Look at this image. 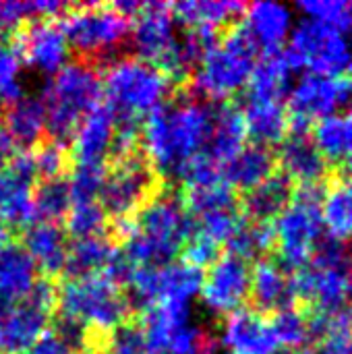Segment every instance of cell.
<instances>
[{"instance_id": "obj_12", "label": "cell", "mask_w": 352, "mask_h": 354, "mask_svg": "<svg viewBox=\"0 0 352 354\" xmlns=\"http://www.w3.org/2000/svg\"><path fill=\"white\" fill-rule=\"evenodd\" d=\"M352 104V75L324 77L315 73L303 75L288 91V127L293 135H305L315 120L338 114Z\"/></svg>"}, {"instance_id": "obj_15", "label": "cell", "mask_w": 352, "mask_h": 354, "mask_svg": "<svg viewBox=\"0 0 352 354\" xmlns=\"http://www.w3.org/2000/svg\"><path fill=\"white\" fill-rule=\"evenodd\" d=\"M251 268L247 261L234 255H220L203 274L199 297L205 309L214 315L228 317L230 313L243 309L249 299Z\"/></svg>"}, {"instance_id": "obj_21", "label": "cell", "mask_w": 352, "mask_h": 354, "mask_svg": "<svg viewBox=\"0 0 352 354\" xmlns=\"http://www.w3.org/2000/svg\"><path fill=\"white\" fill-rule=\"evenodd\" d=\"M243 27L266 54L280 52L295 29V8L278 0H259L245 8Z\"/></svg>"}, {"instance_id": "obj_2", "label": "cell", "mask_w": 352, "mask_h": 354, "mask_svg": "<svg viewBox=\"0 0 352 354\" xmlns=\"http://www.w3.org/2000/svg\"><path fill=\"white\" fill-rule=\"evenodd\" d=\"M189 230V214L183 199L172 191H160L131 220L114 222L118 251L133 268L172 263L183 251Z\"/></svg>"}, {"instance_id": "obj_28", "label": "cell", "mask_w": 352, "mask_h": 354, "mask_svg": "<svg viewBox=\"0 0 352 354\" xmlns=\"http://www.w3.org/2000/svg\"><path fill=\"white\" fill-rule=\"evenodd\" d=\"M249 295L259 311L276 313L284 307H290L295 297L290 288V278L286 270L274 259H257L251 270Z\"/></svg>"}, {"instance_id": "obj_47", "label": "cell", "mask_w": 352, "mask_h": 354, "mask_svg": "<svg viewBox=\"0 0 352 354\" xmlns=\"http://www.w3.org/2000/svg\"><path fill=\"white\" fill-rule=\"evenodd\" d=\"M31 160H33V170L37 178L41 180L60 178L68 166V151L64 149L62 143L48 139L35 145V149L31 151Z\"/></svg>"}, {"instance_id": "obj_38", "label": "cell", "mask_w": 352, "mask_h": 354, "mask_svg": "<svg viewBox=\"0 0 352 354\" xmlns=\"http://www.w3.org/2000/svg\"><path fill=\"white\" fill-rule=\"evenodd\" d=\"M73 205L66 178H50L35 185L33 191V222L58 224L66 218Z\"/></svg>"}, {"instance_id": "obj_43", "label": "cell", "mask_w": 352, "mask_h": 354, "mask_svg": "<svg viewBox=\"0 0 352 354\" xmlns=\"http://www.w3.org/2000/svg\"><path fill=\"white\" fill-rule=\"evenodd\" d=\"M66 232L75 239H93V236H106L108 228V216L102 209L98 201L91 203H73L66 214Z\"/></svg>"}, {"instance_id": "obj_37", "label": "cell", "mask_w": 352, "mask_h": 354, "mask_svg": "<svg viewBox=\"0 0 352 354\" xmlns=\"http://www.w3.org/2000/svg\"><path fill=\"white\" fill-rule=\"evenodd\" d=\"M322 226L328 230V239L346 241L352 239V189L346 183L330 187L319 205Z\"/></svg>"}, {"instance_id": "obj_58", "label": "cell", "mask_w": 352, "mask_h": 354, "mask_svg": "<svg viewBox=\"0 0 352 354\" xmlns=\"http://www.w3.org/2000/svg\"><path fill=\"white\" fill-rule=\"evenodd\" d=\"M349 116H351V118H352V108H351V114H349Z\"/></svg>"}, {"instance_id": "obj_44", "label": "cell", "mask_w": 352, "mask_h": 354, "mask_svg": "<svg viewBox=\"0 0 352 354\" xmlns=\"http://www.w3.org/2000/svg\"><path fill=\"white\" fill-rule=\"evenodd\" d=\"M104 164H75L68 176V191L73 203H91L100 199V191L106 178Z\"/></svg>"}, {"instance_id": "obj_6", "label": "cell", "mask_w": 352, "mask_h": 354, "mask_svg": "<svg viewBox=\"0 0 352 354\" xmlns=\"http://www.w3.org/2000/svg\"><path fill=\"white\" fill-rule=\"evenodd\" d=\"M170 79L156 66L137 56H124L108 62L102 75V93L116 118L141 122L147 114L166 104Z\"/></svg>"}, {"instance_id": "obj_27", "label": "cell", "mask_w": 352, "mask_h": 354, "mask_svg": "<svg viewBox=\"0 0 352 354\" xmlns=\"http://www.w3.org/2000/svg\"><path fill=\"white\" fill-rule=\"evenodd\" d=\"M278 162L284 170V176L301 187L319 185L328 174V162L305 135H293L290 139H284L278 151Z\"/></svg>"}, {"instance_id": "obj_13", "label": "cell", "mask_w": 352, "mask_h": 354, "mask_svg": "<svg viewBox=\"0 0 352 354\" xmlns=\"http://www.w3.org/2000/svg\"><path fill=\"white\" fill-rule=\"evenodd\" d=\"M203 272L187 261H172L160 268H135L127 280L131 303L151 307L158 303L187 305L199 297Z\"/></svg>"}, {"instance_id": "obj_1", "label": "cell", "mask_w": 352, "mask_h": 354, "mask_svg": "<svg viewBox=\"0 0 352 354\" xmlns=\"http://www.w3.org/2000/svg\"><path fill=\"white\" fill-rule=\"evenodd\" d=\"M214 114L216 104L191 93H183L147 114L141 120L139 147L154 172L178 180L195 158L207 153Z\"/></svg>"}, {"instance_id": "obj_10", "label": "cell", "mask_w": 352, "mask_h": 354, "mask_svg": "<svg viewBox=\"0 0 352 354\" xmlns=\"http://www.w3.org/2000/svg\"><path fill=\"white\" fill-rule=\"evenodd\" d=\"M160 180L147 160L139 153L114 160L106 170L98 203L114 222L131 220L149 199L160 193Z\"/></svg>"}, {"instance_id": "obj_39", "label": "cell", "mask_w": 352, "mask_h": 354, "mask_svg": "<svg viewBox=\"0 0 352 354\" xmlns=\"http://www.w3.org/2000/svg\"><path fill=\"white\" fill-rule=\"evenodd\" d=\"M71 4L56 2V0H0V37H4L6 31H12L15 27H21L23 23L35 21V19H56L62 17L68 10Z\"/></svg>"}, {"instance_id": "obj_50", "label": "cell", "mask_w": 352, "mask_h": 354, "mask_svg": "<svg viewBox=\"0 0 352 354\" xmlns=\"http://www.w3.org/2000/svg\"><path fill=\"white\" fill-rule=\"evenodd\" d=\"M12 141H10V137H8V133L4 131V127H2V122H0V168L12 158Z\"/></svg>"}, {"instance_id": "obj_45", "label": "cell", "mask_w": 352, "mask_h": 354, "mask_svg": "<svg viewBox=\"0 0 352 354\" xmlns=\"http://www.w3.org/2000/svg\"><path fill=\"white\" fill-rule=\"evenodd\" d=\"M21 71L23 60L15 41L0 37V100H4L6 104L25 93L21 85Z\"/></svg>"}, {"instance_id": "obj_34", "label": "cell", "mask_w": 352, "mask_h": 354, "mask_svg": "<svg viewBox=\"0 0 352 354\" xmlns=\"http://www.w3.org/2000/svg\"><path fill=\"white\" fill-rule=\"evenodd\" d=\"M245 141H247V129H245L243 112L239 108H234L232 104L216 106L207 156L222 166L241 147H245Z\"/></svg>"}, {"instance_id": "obj_14", "label": "cell", "mask_w": 352, "mask_h": 354, "mask_svg": "<svg viewBox=\"0 0 352 354\" xmlns=\"http://www.w3.org/2000/svg\"><path fill=\"white\" fill-rule=\"evenodd\" d=\"M54 311L56 286L48 280H37L33 290L4 313L0 322V354L25 353L48 332Z\"/></svg>"}, {"instance_id": "obj_36", "label": "cell", "mask_w": 352, "mask_h": 354, "mask_svg": "<svg viewBox=\"0 0 352 354\" xmlns=\"http://www.w3.org/2000/svg\"><path fill=\"white\" fill-rule=\"evenodd\" d=\"M311 338H317V354H352V309L317 313L309 317Z\"/></svg>"}, {"instance_id": "obj_8", "label": "cell", "mask_w": 352, "mask_h": 354, "mask_svg": "<svg viewBox=\"0 0 352 354\" xmlns=\"http://www.w3.org/2000/svg\"><path fill=\"white\" fill-rule=\"evenodd\" d=\"M293 73L309 68L324 77L352 75V37L336 27L303 19L290 33V44L282 52Z\"/></svg>"}, {"instance_id": "obj_29", "label": "cell", "mask_w": 352, "mask_h": 354, "mask_svg": "<svg viewBox=\"0 0 352 354\" xmlns=\"http://www.w3.org/2000/svg\"><path fill=\"white\" fill-rule=\"evenodd\" d=\"M222 176L226 185L234 189H243L245 193L261 185L266 178L274 174L276 168V158L270 151V147L263 145H245L241 147L228 162L222 166Z\"/></svg>"}, {"instance_id": "obj_40", "label": "cell", "mask_w": 352, "mask_h": 354, "mask_svg": "<svg viewBox=\"0 0 352 354\" xmlns=\"http://www.w3.org/2000/svg\"><path fill=\"white\" fill-rule=\"evenodd\" d=\"M270 330L274 334V340H276L278 348H282L286 353L301 351L311 340L309 317L303 311H299L297 307H293V305L272 313Z\"/></svg>"}, {"instance_id": "obj_18", "label": "cell", "mask_w": 352, "mask_h": 354, "mask_svg": "<svg viewBox=\"0 0 352 354\" xmlns=\"http://www.w3.org/2000/svg\"><path fill=\"white\" fill-rule=\"evenodd\" d=\"M23 64L41 73L56 75L68 62V41L56 19H35L25 23L15 41Z\"/></svg>"}, {"instance_id": "obj_33", "label": "cell", "mask_w": 352, "mask_h": 354, "mask_svg": "<svg viewBox=\"0 0 352 354\" xmlns=\"http://www.w3.org/2000/svg\"><path fill=\"white\" fill-rule=\"evenodd\" d=\"M243 112L247 137H253L257 145H276L290 133L288 112L280 102H247Z\"/></svg>"}, {"instance_id": "obj_3", "label": "cell", "mask_w": 352, "mask_h": 354, "mask_svg": "<svg viewBox=\"0 0 352 354\" xmlns=\"http://www.w3.org/2000/svg\"><path fill=\"white\" fill-rule=\"evenodd\" d=\"M131 305L124 288L106 274L68 278L56 288L58 322L83 330L89 346L104 344L116 328L124 326Z\"/></svg>"}, {"instance_id": "obj_42", "label": "cell", "mask_w": 352, "mask_h": 354, "mask_svg": "<svg viewBox=\"0 0 352 354\" xmlns=\"http://www.w3.org/2000/svg\"><path fill=\"white\" fill-rule=\"evenodd\" d=\"M180 199H183V205H185L189 218H197V216L220 212V209L239 207L237 199H234V191L226 185V180H220V183H214L207 187L185 189Z\"/></svg>"}, {"instance_id": "obj_23", "label": "cell", "mask_w": 352, "mask_h": 354, "mask_svg": "<svg viewBox=\"0 0 352 354\" xmlns=\"http://www.w3.org/2000/svg\"><path fill=\"white\" fill-rule=\"evenodd\" d=\"M23 249L35 263L37 272L54 278L64 272L66 263V232L58 224L33 222L25 228L23 234Z\"/></svg>"}, {"instance_id": "obj_46", "label": "cell", "mask_w": 352, "mask_h": 354, "mask_svg": "<svg viewBox=\"0 0 352 354\" xmlns=\"http://www.w3.org/2000/svg\"><path fill=\"white\" fill-rule=\"evenodd\" d=\"M295 8L309 21H317L346 33L351 31L346 2L342 0H301L295 4Z\"/></svg>"}, {"instance_id": "obj_20", "label": "cell", "mask_w": 352, "mask_h": 354, "mask_svg": "<svg viewBox=\"0 0 352 354\" xmlns=\"http://www.w3.org/2000/svg\"><path fill=\"white\" fill-rule=\"evenodd\" d=\"M118 118L108 104H98L71 137L77 164H104L112 156Z\"/></svg>"}, {"instance_id": "obj_57", "label": "cell", "mask_w": 352, "mask_h": 354, "mask_svg": "<svg viewBox=\"0 0 352 354\" xmlns=\"http://www.w3.org/2000/svg\"><path fill=\"white\" fill-rule=\"evenodd\" d=\"M199 354H214V351H207V353H199Z\"/></svg>"}, {"instance_id": "obj_11", "label": "cell", "mask_w": 352, "mask_h": 354, "mask_svg": "<svg viewBox=\"0 0 352 354\" xmlns=\"http://www.w3.org/2000/svg\"><path fill=\"white\" fill-rule=\"evenodd\" d=\"M154 354H199L214 351V340L195 322L191 307L158 303L145 307L137 324Z\"/></svg>"}, {"instance_id": "obj_52", "label": "cell", "mask_w": 352, "mask_h": 354, "mask_svg": "<svg viewBox=\"0 0 352 354\" xmlns=\"http://www.w3.org/2000/svg\"><path fill=\"white\" fill-rule=\"evenodd\" d=\"M344 174H346V180H349L346 185L352 189V160L346 164V166H344Z\"/></svg>"}, {"instance_id": "obj_48", "label": "cell", "mask_w": 352, "mask_h": 354, "mask_svg": "<svg viewBox=\"0 0 352 354\" xmlns=\"http://www.w3.org/2000/svg\"><path fill=\"white\" fill-rule=\"evenodd\" d=\"M79 351H85V346L73 334L62 328H54L21 354H79Z\"/></svg>"}, {"instance_id": "obj_59", "label": "cell", "mask_w": 352, "mask_h": 354, "mask_svg": "<svg viewBox=\"0 0 352 354\" xmlns=\"http://www.w3.org/2000/svg\"><path fill=\"white\" fill-rule=\"evenodd\" d=\"M149 354H154V353H149Z\"/></svg>"}, {"instance_id": "obj_17", "label": "cell", "mask_w": 352, "mask_h": 354, "mask_svg": "<svg viewBox=\"0 0 352 354\" xmlns=\"http://www.w3.org/2000/svg\"><path fill=\"white\" fill-rule=\"evenodd\" d=\"M176 19L170 4L141 2L129 29V41L137 58L160 66L176 41Z\"/></svg>"}, {"instance_id": "obj_24", "label": "cell", "mask_w": 352, "mask_h": 354, "mask_svg": "<svg viewBox=\"0 0 352 354\" xmlns=\"http://www.w3.org/2000/svg\"><path fill=\"white\" fill-rule=\"evenodd\" d=\"M176 23L185 29L216 35L218 29H228L234 19L245 15V4L234 0H185L170 4Z\"/></svg>"}, {"instance_id": "obj_49", "label": "cell", "mask_w": 352, "mask_h": 354, "mask_svg": "<svg viewBox=\"0 0 352 354\" xmlns=\"http://www.w3.org/2000/svg\"><path fill=\"white\" fill-rule=\"evenodd\" d=\"M313 268L319 270H344L349 263V251L340 241L326 239L319 241V245L313 251Z\"/></svg>"}, {"instance_id": "obj_26", "label": "cell", "mask_w": 352, "mask_h": 354, "mask_svg": "<svg viewBox=\"0 0 352 354\" xmlns=\"http://www.w3.org/2000/svg\"><path fill=\"white\" fill-rule=\"evenodd\" d=\"M2 127L12 143L21 147L39 145L46 137V106L41 95L23 93L12 100L4 110Z\"/></svg>"}, {"instance_id": "obj_55", "label": "cell", "mask_w": 352, "mask_h": 354, "mask_svg": "<svg viewBox=\"0 0 352 354\" xmlns=\"http://www.w3.org/2000/svg\"><path fill=\"white\" fill-rule=\"evenodd\" d=\"M4 239H8V236H6V228L0 224V241H4Z\"/></svg>"}, {"instance_id": "obj_9", "label": "cell", "mask_w": 352, "mask_h": 354, "mask_svg": "<svg viewBox=\"0 0 352 354\" xmlns=\"http://www.w3.org/2000/svg\"><path fill=\"white\" fill-rule=\"evenodd\" d=\"M322 197L324 191L319 185H303L293 195L288 207L276 218V224H272L282 268L301 270L311 261L324 230L319 214Z\"/></svg>"}, {"instance_id": "obj_19", "label": "cell", "mask_w": 352, "mask_h": 354, "mask_svg": "<svg viewBox=\"0 0 352 354\" xmlns=\"http://www.w3.org/2000/svg\"><path fill=\"white\" fill-rule=\"evenodd\" d=\"M293 297L305 303H313L317 313H336L346 305L351 295L349 276L344 270H319L301 268L290 278Z\"/></svg>"}, {"instance_id": "obj_56", "label": "cell", "mask_w": 352, "mask_h": 354, "mask_svg": "<svg viewBox=\"0 0 352 354\" xmlns=\"http://www.w3.org/2000/svg\"><path fill=\"white\" fill-rule=\"evenodd\" d=\"M349 288H351V292H352V272H351V278H349Z\"/></svg>"}, {"instance_id": "obj_31", "label": "cell", "mask_w": 352, "mask_h": 354, "mask_svg": "<svg viewBox=\"0 0 352 354\" xmlns=\"http://www.w3.org/2000/svg\"><path fill=\"white\" fill-rule=\"evenodd\" d=\"M293 68L282 52L266 54L255 62L247 81V102H280L290 91Z\"/></svg>"}, {"instance_id": "obj_25", "label": "cell", "mask_w": 352, "mask_h": 354, "mask_svg": "<svg viewBox=\"0 0 352 354\" xmlns=\"http://www.w3.org/2000/svg\"><path fill=\"white\" fill-rule=\"evenodd\" d=\"M37 268L21 243L0 241V299L8 305L25 299L37 284Z\"/></svg>"}, {"instance_id": "obj_54", "label": "cell", "mask_w": 352, "mask_h": 354, "mask_svg": "<svg viewBox=\"0 0 352 354\" xmlns=\"http://www.w3.org/2000/svg\"><path fill=\"white\" fill-rule=\"evenodd\" d=\"M346 12H349V27L352 29V2H346Z\"/></svg>"}, {"instance_id": "obj_16", "label": "cell", "mask_w": 352, "mask_h": 354, "mask_svg": "<svg viewBox=\"0 0 352 354\" xmlns=\"http://www.w3.org/2000/svg\"><path fill=\"white\" fill-rule=\"evenodd\" d=\"M35 178L31 151L12 153L0 168V224L4 228H27L33 224Z\"/></svg>"}, {"instance_id": "obj_53", "label": "cell", "mask_w": 352, "mask_h": 354, "mask_svg": "<svg viewBox=\"0 0 352 354\" xmlns=\"http://www.w3.org/2000/svg\"><path fill=\"white\" fill-rule=\"evenodd\" d=\"M8 307H10V305H8V303H4V301L0 299V322H2V317H4V313L8 311Z\"/></svg>"}, {"instance_id": "obj_30", "label": "cell", "mask_w": 352, "mask_h": 354, "mask_svg": "<svg viewBox=\"0 0 352 354\" xmlns=\"http://www.w3.org/2000/svg\"><path fill=\"white\" fill-rule=\"evenodd\" d=\"M293 183L284 174H272L243 197V218L255 224H270L293 201Z\"/></svg>"}, {"instance_id": "obj_4", "label": "cell", "mask_w": 352, "mask_h": 354, "mask_svg": "<svg viewBox=\"0 0 352 354\" xmlns=\"http://www.w3.org/2000/svg\"><path fill=\"white\" fill-rule=\"evenodd\" d=\"M102 75L93 62H66L44 87L41 100L46 106V135L50 141L66 143L79 122L100 104Z\"/></svg>"}, {"instance_id": "obj_7", "label": "cell", "mask_w": 352, "mask_h": 354, "mask_svg": "<svg viewBox=\"0 0 352 354\" xmlns=\"http://www.w3.org/2000/svg\"><path fill=\"white\" fill-rule=\"evenodd\" d=\"M60 27L81 60H106L118 52L129 39L131 19L114 4H81L68 6Z\"/></svg>"}, {"instance_id": "obj_5", "label": "cell", "mask_w": 352, "mask_h": 354, "mask_svg": "<svg viewBox=\"0 0 352 354\" xmlns=\"http://www.w3.org/2000/svg\"><path fill=\"white\" fill-rule=\"evenodd\" d=\"M257 46L243 27L232 23L216 44L205 50L191 75V85L197 97L205 102H224L247 87L253 73Z\"/></svg>"}, {"instance_id": "obj_51", "label": "cell", "mask_w": 352, "mask_h": 354, "mask_svg": "<svg viewBox=\"0 0 352 354\" xmlns=\"http://www.w3.org/2000/svg\"><path fill=\"white\" fill-rule=\"evenodd\" d=\"M104 344H93V346H89V348H85V353L83 354H106V351L102 348Z\"/></svg>"}, {"instance_id": "obj_41", "label": "cell", "mask_w": 352, "mask_h": 354, "mask_svg": "<svg viewBox=\"0 0 352 354\" xmlns=\"http://www.w3.org/2000/svg\"><path fill=\"white\" fill-rule=\"evenodd\" d=\"M272 247H276V234L272 224H255V222H243L237 232L226 243L228 255H234L243 261L261 257Z\"/></svg>"}, {"instance_id": "obj_35", "label": "cell", "mask_w": 352, "mask_h": 354, "mask_svg": "<svg viewBox=\"0 0 352 354\" xmlns=\"http://www.w3.org/2000/svg\"><path fill=\"white\" fill-rule=\"evenodd\" d=\"M311 141L328 164H349L352 160V118L349 114H332L317 120Z\"/></svg>"}, {"instance_id": "obj_22", "label": "cell", "mask_w": 352, "mask_h": 354, "mask_svg": "<svg viewBox=\"0 0 352 354\" xmlns=\"http://www.w3.org/2000/svg\"><path fill=\"white\" fill-rule=\"evenodd\" d=\"M220 342L230 354H276L280 351L270 330V322L253 309H239L224 317Z\"/></svg>"}, {"instance_id": "obj_32", "label": "cell", "mask_w": 352, "mask_h": 354, "mask_svg": "<svg viewBox=\"0 0 352 354\" xmlns=\"http://www.w3.org/2000/svg\"><path fill=\"white\" fill-rule=\"evenodd\" d=\"M116 255H118V249L108 236L73 241L66 251L64 272L68 278L100 276L110 270Z\"/></svg>"}]
</instances>
